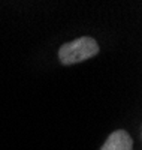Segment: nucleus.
I'll return each mask as SVG.
<instances>
[{"label": "nucleus", "mask_w": 142, "mask_h": 150, "mask_svg": "<svg viewBox=\"0 0 142 150\" xmlns=\"http://www.w3.org/2000/svg\"><path fill=\"white\" fill-rule=\"evenodd\" d=\"M97 54H99V44L96 39L90 36H82L70 42H66L58 50V59L61 65L64 66L81 63V62H85L91 57H96Z\"/></svg>", "instance_id": "f257e3e1"}, {"label": "nucleus", "mask_w": 142, "mask_h": 150, "mask_svg": "<svg viewBox=\"0 0 142 150\" xmlns=\"http://www.w3.org/2000/svg\"><path fill=\"white\" fill-rule=\"evenodd\" d=\"M100 150H133V138L124 129L114 131L103 143Z\"/></svg>", "instance_id": "f03ea898"}]
</instances>
